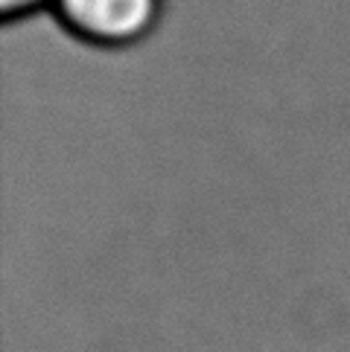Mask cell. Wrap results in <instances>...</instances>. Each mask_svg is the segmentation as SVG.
<instances>
[{
	"label": "cell",
	"instance_id": "obj_2",
	"mask_svg": "<svg viewBox=\"0 0 350 352\" xmlns=\"http://www.w3.org/2000/svg\"><path fill=\"white\" fill-rule=\"evenodd\" d=\"M44 6H53V0H0V12H3L6 21L32 15V12H39Z\"/></svg>",
	"mask_w": 350,
	"mask_h": 352
},
{
	"label": "cell",
	"instance_id": "obj_1",
	"mask_svg": "<svg viewBox=\"0 0 350 352\" xmlns=\"http://www.w3.org/2000/svg\"><path fill=\"white\" fill-rule=\"evenodd\" d=\"M56 18L94 47L141 44L158 27L164 0H53Z\"/></svg>",
	"mask_w": 350,
	"mask_h": 352
}]
</instances>
